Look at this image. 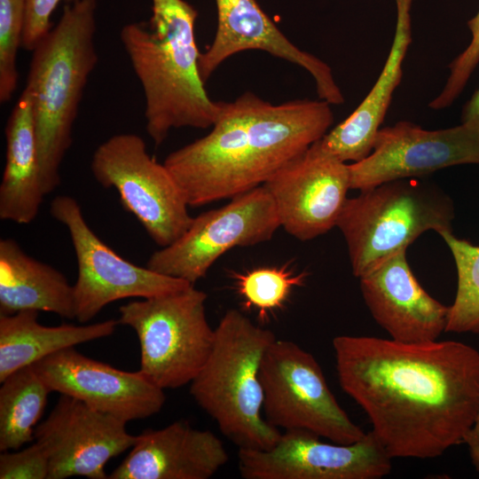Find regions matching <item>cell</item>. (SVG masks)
<instances>
[{
  "instance_id": "obj_21",
  "label": "cell",
  "mask_w": 479,
  "mask_h": 479,
  "mask_svg": "<svg viewBox=\"0 0 479 479\" xmlns=\"http://www.w3.org/2000/svg\"><path fill=\"white\" fill-rule=\"evenodd\" d=\"M0 218L20 224L36 217L45 196L41 180L32 98L24 88L6 123Z\"/></svg>"
},
{
  "instance_id": "obj_10",
  "label": "cell",
  "mask_w": 479,
  "mask_h": 479,
  "mask_svg": "<svg viewBox=\"0 0 479 479\" xmlns=\"http://www.w3.org/2000/svg\"><path fill=\"white\" fill-rule=\"evenodd\" d=\"M279 227L275 203L261 185L193 217L176 241L151 255L146 267L194 285L225 252L267 241Z\"/></svg>"
},
{
  "instance_id": "obj_4",
  "label": "cell",
  "mask_w": 479,
  "mask_h": 479,
  "mask_svg": "<svg viewBox=\"0 0 479 479\" xmlns=\"http://www.w3.org/2000/svg\"><path fill=\"white\" fill-rule=\"evenodd\" d=\"M98 0H73L58 23L32 50L25 89L34 110L42 186L60 184V166L89 77L98 63L95 46Z\"/></svg>"
},
{
  "instance_id": "obj_6",
  "label": "cell",
  "mask_w": 479,
  "mask_h": 479,
  "mask_svg": "<svg viewBox=\"0 0 479 479\" xmlns=\"http://www.w3.org/2000/svg\"><path fill=\"white\" fill-rule=\"evenodd\" d=\"M452 200L416 178L386 182L348 198L336 226L347 243L352 272L360 278L419 236L452 232Z\"/></svg>"
},
{
  "instance_id": "obj_1",
  "label": "cell",
  "mask_w": 479,
  "mask_h": 479,
  "mask_svg": "<svg viewBox=\"0 0 479 479\" xmlns=\"http://www.w3.org/2000/svg\"><path fill=\"white\" fill-rule=\"evenodd\" d=\"M339 384L393 458L431 459L464 443L479 404V352L457 341L333 340Z\"/></svg>"
},
{
  "instance_id": "obj_13",
  "label": "cell",
  "mask_w": 479,
  "mask_h": 479,
  "mask_svg": "<svg viewBox=\"0 0 479 479\" xmlns=\"http://www.w3.org/2000/svg\"><path fill=\"white\" fill-rule=\"evenodd\" d=\"M460 164H479V131L465 123L424 130L407 121L380 128L371 153L349 164L350 189L416 178Z\"/></svg>"
},
{
  "instance_id": "obj_17",
  "label": "cell",
  "mask_w": 479,
  "mask_h": 479,
  "mask_svg": "<svg viewBox=\"0 0 479 479\" xmlns=\"http://www.w3.org/2000/svg\"><path fill=\"white\" fill-rule=\"evenodd\" d=\"M217 26L207 51L200 53L199 69L203 82L236 53L259 50L304 68L315 81L318 98L341 105L344 97L331 67L294 44L260 7L256 0H216Z\"/></svg>"
},
{
  "instance_id": "obj_11",
  "label": "cell",
  "mask_w": 479,
  "mask_h": 479,
  "mask_svg": "<svg viewBox=\"0 0 479 479\" xmlns=\"http://www.w3.org/2000/svg\"><path fill=\"white\" fill-rule=\"evenodd\" d=\"M50 212L67 229L75 253L78 276L73 286L75 318L78 322H89L114 301L149 298L194 286L120 256L88 225L73 197L57 196L51 203Z\"/></svg>"
},
{
  "instance_id": "obj_3",
  "label": "cell",
  "mask_w": 479,
  "mask_h": 479,
  "mask_svg": "<svg viewBox=\"0 0 479 479\" xmlns=\"http://www.w3.org/2000/svg\"><path fill=\"white\" fill-rule=\"evenodd\" d=\"M196 9L185 0H152L148 22L122 27L120 40L145 98V129L155 146L174 129H208L222 101L208 95L199 69Z\"/></svg>"
},
{
  "instance_id": "obj_31",
  "label": "cell",
  "mask_w": 479,
  "mask_h": 479,
  "mask_svg": "<svg viewBox=\"0 0 479 479\" xmlns=\"http://www.w3.org/2000/svg\"><path fill=\"white\" fill-rule=\"evenodd\" d=\"M463 444L467 445L472 463L479 472V404L475 420L464 437Z\"/></svg>"
},
{
  "instance_id": "obj_20",
  "label": "cell",
  "mask_w": 479,
  "mask_h": 479,
  "mask_svg": "<svg viewBox=\"0 0 479 479\" xmlns=\"http://www.w3.org/2000/svg\"><path fill=\"white\" fill-rule=\"evenodd\" d=\"M412 0H396V30L385 65L374 85L353 113L314 143L321 152L346 163L362 161L371 153L393 92L402 79V64L412 43Z\"/></svg>"
},
{
  "instance_id": "obj_5",
  "label": "cell",
  "mask_w": 479,
  "mask_h": 479,
  "mask_svg": "<svg viewBox=\"0 0 479 479\" xmlns=\"http://www.w3.org/2000/svg\"><path fill=\"white\" fill-rule=\"evenodd\" d=\"M276 339L240 310H227L208 360L190 383L193 399L239 449L269 450L280 437L263 416L259 377L263 354Z\"/></svg>"
},
{
  "instance_id": "obj_12",
  "label": "cell",
  "mask_w": 479,
  "mask_h": 479,
  "mask_svg": "<svg viewBox=\"0 0 479 479\" xmlns=\"http://www.w3.org/2000/svg\"><path fill=\"white\" fill-rule=\"evenodd\" d=\"M306 430H285L269 450L239 449L244 479H380L392 458L370 431L352 444L327 443Z\"/></svg>"
},
{
  "instance_id": "obj_27",
  "label": "cell",
  "mask_w": 479,
  "mask_h": 479,
  "mask_svg": "<svg viewBox=\"0 0 479 479\" xmlns=\"http://www.w3.org/2000/svg\"><path fill=\"white\" fill-rule=\"evenodd\" d=\"M25 0H0V103L6 104L19 82L17 57L25 25Z\"/></svg>"
},
{
  "instance_id": "obj_24",
  "label": "cell",
  "mask_w": 479,
  "mask_h": 479,
  "mask_svg": "<svg viewBox=\"0 0 479 479\" xmlns=\"http://www.w3.org/2000/svg\"><path fill=\"white\" fill-rule=\"evenodd\" d=\"M0 382V451L18 450L35 440V429L51 391L33 365Z\"/></svg>"
},
{
  "instance_id": "obj_32",
  "label": "cell",
  "mask_w": 479,
  "mask_h": 479,
  "mask_svg": "<svg viewBox=\"0 0 479 479\" xmlns=\"http://www.w3.org/2000/svg\"><path fill=\"white\" fill-rule=\"evenodd\" d=\"M461 123H465L479 131V88L464 105L461 113Z\"/></svg>"
},
{
  "instance_id": "obj_26",
  "label": "cell",
  "mask_w": 479,
  "mask_h": 479,
  "mask_svg": "<svg viewBox=\"0 0 479 479\" xmlns=\"http://www.w3.org/2000/svg\"><path fill=\"white\" fill-rule=\"evenodd\" d=\"M306 276L285 267H260L236 274L235 279L245 305L257 310L264 318L284 305L292 290L304 284Z\"/></svg>"
},
{
  "instance_id": "obj_7",
  "label": "cell",
  "mask_w": 479,
  "mask_h": 479,
  "mask_svg": "<svg viewBox=\"0 0 479 479\" xmlns=\"http://www.w3.org/2000/svg\"><path fill=\"white\" fill-rule=\"evenodd\" d=\"M207 297L191 286L119 308V324L139 342V371L163 389L190 384L210 355L215 328L207 319Z\"/></svg>"
},
{
  "instance_id": "obj_9",
  "label": "cell",
  "mask_w": 479,
  "mask_h": 479,
  "mask_svg": "<svg viewBox=\"0 0 479 479\" xmlns=\"http://www.w3.org/2000/svg\"><path fill=\"white\" fill-rule=\"evenodd\" d=\"M90 169L98 184L117 191L122 207L161 247L176 241L191 225L193 217L177 182L149 154L140 136L110 137L96 148Z\"/></svg>"
},
{
  "instance_id": "obj_8",
  "label": "cell",
  "mask_w": 479,
  "mask_h": 479,
  "mask_svg": "<svg viewBox=\"0 0 479 479\" xmlns=\"http://www.w3.org/2000/svg\"><path fill=\"white\" fill-rule=\"evenodd\" d=\"M263 413L272 427L306 430L337 444L362 439L355 424L330 390L310 352L289 340H274L260 365Z\"/></svg>"
},
{
  "instance_id": "obj_25",
  "label": "cell",
  "mask_w": 479,
  "mask_h": 479,
  "mask_svg": "<svg viewBox=\"0 0 479 479\" xmlns=\"http://www.w3.org/2000/svg\"><path fill=\"white\" fill-rule=\"evenodd\" d=\"M453 256L458 286L449 306L445 332L479 334V246L459 239L452 232L439 234Z\"/></svg>"
},
{
  "instance_id": "obj_18",
  "label": "cell",
  "mask_w": 479,
  "mask_h": 479,
  "mask_svg": "<svg viewBox=\"0 0 479 479\" xmlns=\"http://www.w3.org/2000/svg\"><path fill=\"white\" fill-rule=\"evenodd\" d=\"M364 301L376 323L390 339L408 343L438 340L445 332L449 306L420 286L406 249H401L359 278Z\"/></svg>"
},
{
  "instance_id": "obj_2",
  "label": "cell",
  "mask_w": 479,
  "mask_h": 479,
  "mask_svg": "<svg viewBox=\"0 0 479 479\" xmlns=\"http://www.w3.org/2000/svg\"><path fill=\"white\" fill-rule=\"evenodd\" d=\"M333 122L331 105L325 100L272 104L247 91L222 102L211 130L170 153L163 164L188 206L200 207L263 185Z\"/></svg>"
},
{
  "instance_id": "obj_16",
  "label": "cell",
  "mask_w": 479,
  "mask_h": 479,
  "mask_svg": "<svg viewBox=\"0 0 479 479\" xmlns=\"http://www.w3.org/2000/svg\"><path fill=\"white\" fill-rule=\"evenodd\" d=\"M52 392L76 398L125 422L144 420L164 405V389L139 370L127 372L84 356L75 347L33 365Z\"/></svg>"
},
{
  "instance_id": "obj_19",
  "label": "cell",
  "mask_w": 479,
  "mask_h": 479,
  "mask_svg": "<svg viewBox=\"0 0 479 479\" xmlns=\"http://www.w3.org/2000/svg\"><path fill=\"white\" fill-rule=\"evenodd\" d=\"M130 452L110 479H208L228 461L222 441L211 431L177 420L137 436Z\"/></svg>"
},
{
  "instance_id": "obj_23",
  "label": "cell",
  "mask_w": 479,
  "mask_h": 479,
  "mask_svg": "<svg viewBox=\"0 0 479 479\" xmlns=\"http://www.w3.org/2000/svg\"><path fill=\"white\" fill-rule=\"evenodd\" d=\"M37 317L35 310L0 315V381L57 351L107 337L119 325L116 319H107L90 325L47 326Z\"/></svg>"
},
{
  "instance_id": "obj_28",
  "label": "cell",
  "mask_w": 479,
  "mask_h": 479,
  "mask_svg": "<svg viewBox=\"0 0 479 479\" xmlns=\"http://www.w3.org/2000/svg\"><path fill=\"white\" fill-rule=\"evenodd\" d=\"M472 38L467 47L449 65L450 75L442 91L428 106L441 110L450 106L464 90L472 73L479 63V11L467 21Z\"/></svg>"
},
{
  "instance_id": "obj_15",
  "label": "cell",
  "mask_w": 479,
  "mask_h": 479,
  "mask_svg": "<svg viewBox=\"0 0 479 479\" xmlns=\"http://www.w3.org/2000/svg\"><path fill=\"white\" fill-rule=\"evenodd\" d=\"M280 226L299 240H313L336 226L350 189L349 164L312 144L263 185Z\"/></svg>"
},
{
  "instance_id": "obj_22",
  "label": "cell",
  "mask_w": 479,
  "mask_h": 479,
  "mask_svg": "<svg viewBox=\"0 0 479 479\" xmlns=\"http://www.w3.org/2000/svg\"><path fill=\"white\" fill-rule=\"evenodd\" d=\"M22 310L75 318L74 286L59 271L26 254L13 239H1L0 315Z\"/></svg>"
},
{
  "instance_id": "obj_30",
  "label": "cell",
  "mask_w": 479,
  "mask_h": 479,
  "mask_svg": "<svg viewBox=\"0 0 479 479\" xmlns=\"http://www.w3.org/2000/svg\"><path fill=\"white\" fill-rule=\"evenodd\" d=\"M73 0H25V25L22 48L32 51L51 30V16L59 3Z\"/></svg>"
},
{
  "instance_id": "obj_14",
  "label": "cell",
  "mask_w": 479,
  "mask_h": 479,
  "mask_svg": "<svg viewBox=\"0 0 479 479\" xmlns=\"http://www.w3.org/2000/svg\"><path fill=\"white\" fill-rule=\"evenodd\" d=\"M125 421L83 402L60 395L46 420L35 429V442L49 459L48 479L108 478L106 463L130 449L137 436Z\"/></svg>"
},
{
  "instance_id": "obj_29",
  "label": "cell",
  "mask_w": 479,
  "mask_h": 479,
  "mask_svg": "<svg viewBox=\"0 0 479 479\" xmlns=\"http://www.w3.org/2000/svg\"><path fill=\"white\" fill-rule=\"evenodd\" d=\"M49 459L36 442L18 452L0 454V479H48Z\"/></svg>"
}]
</instances>
